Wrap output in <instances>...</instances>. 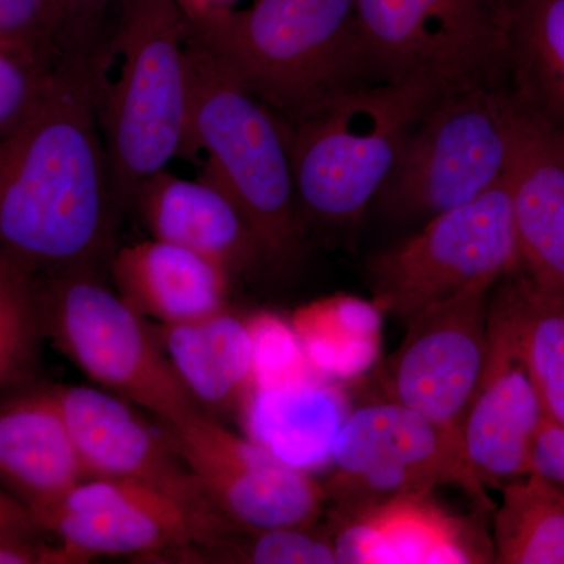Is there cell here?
Masks as SVG:
<instances>
[{
  "label": "cell",
  "mask_w": 564,
  "mask_h": 564,
  "mask_svg": "<svg viewBox=\"0 0 564 564\" xmlns=\"http://www.w3.org/2000/svg\"><path fill=\"white\" fill-rule=\"evenodd\" d=\"M102 33L74 40L39 101L0 137V261L35 276L98 269L120 221L98 120Z\"/></svg>",
  "instance_id": "cell-1"
},
{
  "label": "cell",
  "mask_w": 564,
  "mask_h": 564,
  "mask_svg": "<svg viewBox=\"0 0 564 564\" xmlns=\"http://www.w3.org/2000/svg\"><path fill=\"white\" fill-rule=\"evenodd\" d=\"M358 0H252L187 21V33L284 124L369 84Z\"/></svg>",
  "instance_id": "cell-2"
},
{
  "label": "cell",
  "mask_w": 564,
  "mask_h": 564,
  "mask_svg": "<svg viewBox=\"0 0 564 564\" xmlns=\"http://www.w3.org/2000/svg\"><path fill=\"white\" fill-rule=\"evenodd\" d=\"M185 44L187 21L177 0H120L107 40L120 66L115 80L104 73L98 120L111 195L121 215L131 209L137 188L187 147Z\"/></svg>",
  "instance_id": "cell-3"
},
{
  "label": "cell",
  "mask_w": 564,
  "mask_h": 564,
  "mask_svg": "<svg viewBox=\"0 0 564 564\" xmlns=\"http://www.w3.org/2000/svg\"><path fill=\"white\" fill-rule=\"evenodd\" d=\"M185 55L191 110L184 154H203L199 176L236 203L265 263L285 267L299 254L306 223L284 126L188 33Z\"/></svg>",
  "instance_id": "cell-4"
},
{
  "label": "cell",
  "mask_w": 564,
  "mask_h": 564,
  "mask_svg": "<svg viewBox=\"0 0 564 564\" xmlns=\"http://www.w3.org/2000/svg\"><path fill=\"white\" fill-rule=\"evenodd\" d=\"M444 88L425 74L369 82L284 126L304 223L348 228L391 176L408 137Z\"/></svg>",
  "instance_id": "cell-5"
},
{
  "label": "cell",
  "mask_w": 564,
  "mask_h": 564,
  "mask_svg": "<svg viewBox=\"0 0 564 564\" xmlns=\"http://www.w3.org/2000/svg\"><path fill=\"white\" fill-rule=\"evenodd\" d=\"M36 292L44 336L93 383L162 423L203 411L150 322L104 284L98 269L41 274Z\"/></svg>",
  "instance_id": "cell-6"
},
{
  "label": "cell",
  "mask_w": 564,
  "mask_h": 564,
  "mask_svg": "<svg viewBox=\"0 0 564 564\" xmlns=\"http://www.w3.org/2000/svg\"><path fill=\"white\" fill-rule=\"evenodd\" d=\"M516 0H358L369 82L425 74L445 91L508 85Z\"/></svg>",
  "instance_id": "cell-7"
},
{
  "label": "cell",
  "mask_w": 564,
  "mask_h": 564,
  "mask_svg": "<svg viewBox=\"0 0 564 564\" xmlns=\"http://www.w3.org/2000/svg\"><path fill=\"white\" fill-rule=\"evenodd\" d=\"M513 148L508 88L445 91L408 137L375 203L399 218H432L499 184Z\"/></svg>",
  "instance_id": "cell-8"
},
{
  "label": "cell",
  "mask_w": 564,
  "mask_h": 564,
  "mask_svg": "<svg viewBox=\"0 0 564 564\" xmlns=\"http://www.w3.org/2000/svg\"><path fill=\"white\" fill-rule=\"evenodd\" d=\"M521 265L507 177L474 202L434 215L422 231L367 261L372 302L406 325L475 285Z\"/></svg>",
  "instance_id": "cell-9"
},
{
  "label": "cell",
  "mask_w": 564,
  "mask_h": 564,
  "mask_svg": "<svg viewBox=\"0 0 564 564\" xmlns=\"http://www.w3.org/2000/svg\"><path fill=\"white\" fill-rule=\"evenodd\" d=\"M334 473L325 486L334 510L352 511L384 500L462 488L478 510L492 511L462 441L403 404L381 400L351 411L333 444Z\"/></svg>",
  "instance_id": "cell-10"
},
{
  "label": "cell",
  "mask_w": 564,
  "mask_h": 564,
  "mask_svg": "<svg viewBox=\"0 0 564 564\" xmlns=\"http://www.w3.org/2000/svg\"><path fill=\"white\" fill-rule=\"evenodd\" d=\"M162 429L218 513L236 529L313 527L321 518L323 484L218 419L196 411L181 422L162 423Z\"/></svg>",
  "instance_id": "cell-11"
},
{
  "label": "cell",
  "mask_w": 564,
  "mask_h": 564,
  "mask_svg": "<svg viewBox=\"0 0 564 564\" xmlns=\"http://www.w3.org/2000/svg\"><path fill=\"white\" fill-rule=\"evenodd\" d=\"M491 285H475L406 323V336L377 366L383 400L422 414L463 443V425L488 352Z\"/></svg>",
  "instance_id": "cell-12"
},
{
  "label": "cell",
  "mask_w": 564,
  "mask_h": 564,
  "mask_svg": "<svg viewBox=\"0 0 564 564\" xmlns=\"http://www.w3.org/2000/svg\"><path fill=\"white\" fill-rule=\"evenodd\" d=\"M36 529L61 541L63 564L96 556H177L210 545V534L165 492L121 478H87L32 514Z\"/></svg>",
  "instance_id": "cell-13"
},
{
  "label": "cell",
  "mask_w": 564,
  "mask_h": 564,
  "mask_svg": "<svg viewBox=\"0 0 564 564\" xmlns=\"http://www.w3.org/2000/svg\"><path fill=\"white\" fill-rule=\"evenodd\" d=\"M55 393L88 477L139 481L165 492L195 516L212 544L239 530L218 513L163 429H152L131 403L90 386H55Z\"/></svg>",
  "instance_id": "cell-14"
},
{
  "label": "cell",
  "mask_w": 564,
  "mask_h": 564,
  "mask_svg": "<svg viewBox=\"0 0 564 564\" xmlns=\"http://www.w3.org/2000/svg\"><path fill=\"white\" fill-rule=\"evenodd\" d=\"M432 492L399 496L361 510H333L332 536L340 564L494 563L484 516L448 514Z\"/></svg>",
  "instance_id": "cell-15"
},
{
  "label": "cell",
  "mask_w": 564,
  "mask_h": 564,
  "mask_svg": "<svg viewBox=\"0 0 564 564\" xmlns=\"http://www.w3.org/2000/svg\"><path fill=\"white\" fill-rule=\"evenodd\" d=\"M545 423L540 397L503 315L488 304V352L463 425V445L485 486L503 488L530 474Z\"/></svg>",
  "instance_id": "cell-16"
},
{
  "label": "cell",
  "mask_w": 564,
  "mask_h": 564,
  "mask_svg": "<svg viewBox=\"0 0 564 564\" xmlns=\"http://www.w3.org/2000/svg\"><path fill=\"white\" fill-rule=\"evenodd\" d=\"M511 98L513 148L505 177L521 267L564 292V131Z\"/></svg>",
  "instance_id": "cell-17"
},
{
  "label": "cell",
  "mask_w": 564,
  "mask_h": 564,
  "mask_svg": "<svg viewBox=\"0 0 564 564\" xmlns=\"http://www.w3.org/2000/svg\"><path fill=\"white\" fill-rule=\"evenodd\" d=\"M132 207L152 239L180 245L217 263L232 281L265 263L242 212L221 188L198 176L152 174L137 188Z\"/></svg>",
  "instance_id": "cell-18"
},
{
  "label": "cell",
  "mask_w": 564,
  "mask_h": 564,
  "mask_svg": "<svg viewBox=\"0 0 564 564\" xmlns=\"http://www.w3.org/2000/svg\"><path fill=\"white\" fill-rule=\"evenodd\" d=\"M87 478L55 388H22L0 399V486L7 492L33 514Z\"/></svg>",
  "instance_id": "cell-19"
},
{
  "label": "cell",
  "mask_w": 564,
  "mask_h": 564,
  "mask_svg": "<svg viewBox=\"0 0 564 564\" xmlns=\"http://www.w3.org/2000/svg\"><path fill=\"white\" fill-rule=\"evenodd\" d=\"M115 292L147 321L174 325L228 307L232 278L180 245L143 240L111 254Z\"/></svg>",
  "instance_id": "cell-20"
},
{
  "label": "cell",
  "mask_w": 564,
  "mask_h": 564,
  "mask_svg": "<svg viewBox=\"0 0 564 564\" xmlns=\"http://www.w3.org/2000/svg\"><path fill=\"white\" fill-rule=\"evenodd\" d=\"M154 329L182 383L204 413L214 419H243L256 391L247 322L225 307L196 321Z\"/></svg>",
  "instance_id": "cell-21"
},
{
  "label": "cell",
  "mask_w": 564,
  "mask_h": 564,
  "mask_svg": "<svg viewBox=\"0 0 564 564\" xmlns=\"http://www.w3.org/2000/svg\"><path fill=\"white\" fill-rule=\"evenodd\" d=\"M489 302L510 328L545 422L564 425V292L519 265L494 285Z\"/></svg>",
  "instance_id": "cell-22"
},
{
  "label": "cell",
  "mask_w": 564,
  "mask_h": 564,
  "mask_svg": "<svg viewBox=\"0 0 564 564\" xmlns=\"http://www.w3.org/2000/svg\"><path fill=\"white\" fill-rule=\"evenodd\" d=\"M347 415L343 393L314 377L291 388L256 391L243 421L254 443L281 462L306 470L332 459L334 441Z\"/></svg>",
  "instance_id": "cell-23"
},
{
  "label": "cell",
  "mask_w": 564,
  "mask_h": 564,
  "mask_svg": "<svg viewBox=\"0 0 564 564\" xmlns=\"http://www.w3.org/2000/svg\"><path fill=\"white\" fill-rule=\"evenodd\" d=\"M507 88L564 131V0H516Z\"/></svg>",
  "instance_id": "cell-24"
},
{
  "label": "cell",
  "mask_w": 564,
  "mask_h": 564,
  "mask_svg": "<svg viewBox=\"0 0 564 564\" xmlns=\"http://www.w3.org/2000/svg\"><path fill=\"white\" fill-rule=\"evenodd\" d=\"M381 317L373 302L334 295L299 307L291 325L315 377L350 380L378 361Z\"/></svg>",
  "instance_id": "cell-25"
},
{
  "label": "cell",
  "mask_w": 564,
  "mask_h": 564,
  "mask_svg": "<svg viewBox=\"0 0 564 564\" xmlns=\"http://www.w3.org/2000/svg\"><path fill=\"white\" fill-rule=\"evenodd\" d=\"M494 563L564 564V485L530 473L502 488Z\"/></svg>",
  "instance_id": "cell-26"
},
{
  "label": "cell",
  "mask_w": 564,
  "mask_h": 564,
  "mask_svg": "<svg viewBox=\"0 0 564 564\" xmlns=\"http://www.w3.org/2000/svg\"><path fill=\"white\" fill-rule=\"evenodd\" d=\"M43 336L35 274L0 261V391L32 369Z\"/></svg>",
  "instance_id": "cell-27"
},
{
  "label": "cell",
  "mask_w": 564,
  "mask_h": 564,
  "mask_svg": "<svg viewBox=\"0 0 564 564\" xmlns=\"http://www.w3.org/2000/svg\"><path fill=\"white\" fill-rule=\"evenodd\" d=\"M192 558L247 564H333L336 563L332 536L313 527L247 532L237 530L220 543L195 547Z\"/></svg>",
  "instance_id": "cell-28"
},
{
  "label": "cell",
  "mask_w": 564,
  "mask_h": 564,
  "mask_svg": "<svg viewBox=\"0 0 564 564\" xmlns=\"http://www.w3.org/2000/svg\"><path fill=\"white\" fill-rule=\"evenodd\" d=\"M245 322L252 343L256 391L291 388L315 377L291 323L269 313L252 314Z\"/></svg>",
  "instance_id": "cell-29"
},
{
  "label": "cell",
  "mask_w": 564,
  "mask_h": 564,
  "mask_svg": "<svg viewBox=\"0 0 564 564\" xmlns=\"http://www.w3.org/2000/svg\"><path fill=\"white\" fill-rule=\"evenodd\" d=\"M73 40L62 0H0V44L55 61Z\"/></svg>",
  "instance_id": "cell-30"
},
{
  "label": "cell",
  "mask_w": 564,
  "mask_h": 564,
  "mask_svg": "<svg viewBox=\"0 0 564 564\" xmlns=\"http://www.w3.org/2000/svg\"><path fill=\"white\" fill-rule=\"evenodd\" d=\"M55 62L0 44V137L39 101Z\"/></svg>",
  "instance_id": "cell-31"
},
{
  "label": "cell",
  "mask_w": 564,
  "mask_h": 564,
  "mask_svg": "<svg viewBox=\"0 0 564 564\" xmlns=\"http://www.w3.org/2000/svg\"><path fill=\"white\" fill-rule=\"evenodd\" d=\"M530 473L564 485V425L544 423L534 443Z\"/></svg>",
  "instance_id": "cell-32"
},
{
  "label": "cell",
  "mask_w": 564,
  "mask_h": 564,
  "mask_svg": "<svg viewBox=\"0 0 564 564\" xmlns=\"http://www.w3.org/2000/svg\"><path fill=\"white\" fill-rule=\"evenodd\" d=\"M0 564H62L58 547L24 540V533L0 534Z\"/></svg>",
  "instance_id": "cell-33"
},
{
  "label": "cell",
  "mask_w": 564,
  "mask_h": 564,
  "mask_svg": "<svg viewBox=\"0 0 564 564\" xmlns=\"http://www.w3.org/2000/svg\"><path fill=\"white\" fill-rule=\"evenodd\" d=\"M111 0H62L70 36L101 32L104 11Z\"/></svg>",
  "instance_id": "cell-34"
},
{
  "label": "cell",
  "mask_w": 564,
  "mask_h": 564,
  "mask_svg": "<svg viewBox=\"0 0 564 564\" xmlns=\"http://www.w3.org/2000/svg\"><path fill=\"white\" fill-rule=\"evenodd\" d=\"M33 527L29 508L0 486V534L25 533Z\"/></svg>",
  "instance_id": "cell-35"
}]
</instances>
